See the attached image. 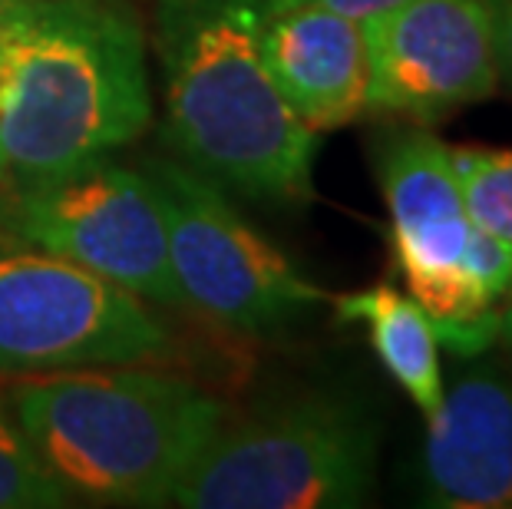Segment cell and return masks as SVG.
<instances>
[{
    "instance_id": "obj_18",
    "label": "cell",
    "mask_w": 512,
    "mask_h": 509,
    "mask_svg": "<svg viewBox=\"0 0 512 509\" xmlns=\"http://www.w3.org/2000/svg\"><path fill=\"white\" fill-rule=\"evenodd\" d=\"M499 338H503L509 348H512V295H509V301L503 305V311H499Z\"/></svg>"
},
{
    "instance_id": "obj_15",
    "label": "cell",
    "mask_w": 512,
    "mask_h": 509,
    "mask_svg": "<svg viewBox=\"0 0 512 509\" xmlns=\"http://www.w3.org/2000/svg\"><path fill=\"white\" fill-rule=\"evenodd\" d=\"M486 10L496 40L499 80H506L512 86V0H486Z\"/></svg>"
},
{
    "instance_id": "obj_1",
    "label": "cell",
    "mask_w": 512,
    "mask_h": 509,
    "mask_svg": "<svg viewBox=\"0 0 512 509\" xmlns=\"http://www.w3.org/2000/svg\"><path fill=\"white\" fill-rule=\"evenodd\" d=\"M0 186L34 192L152 126L143 20L123 0H17L0 10Z\"/></svg>"
},
{
    "instance_id": "obj_9",
    "label": "cell",
    "mask_w": 512,
    "mask_h": 509,
    "mask_svg": "<svg viewBox=\"0 0 512 509\" xmlns=\"http://www.w3.org/2000/svg\"><path fill=\"white\" fill-rule=\"evenodd\" d=\"M364 37L370 113L433 126L499 86L486 0H407L367 20Z\"/></svg>"
},
{
    "instance_id": "obj_4",
    "label": "cell",
    "mask_w": 512,
    "mask_h": 509,
    "mask_svg": "<svg viewBox=\"0 0 512 509\" xmlns=\"http://www.w3.org/2000/svg\"><path fill=\"white\" fill-rule=\"evenodd\" d=\"M374 169L403 285L427 311L437 341L460 357L493 348L512 295V248L466 215L450 143L403 123L374 143Z\"/></svg>"
},
{
    "instance_id": "obj_5",
    "label": "cell",
    "mask_w": 512,
    "mask_h": 509,
    "mask_svg": "<svg viewBox=\"0 0 512 509\" xmlns=\"http://www.w3.org/2000/svg\"><path fill=\"white\" fill-rule=\"evenodd\" d=\"M380 433L354 400L304 394L225 420L169 506L351 509L377 486Z\"/></svg>"
},
{
    "instance_id": "obj_13",
    "label": "cell",
    "mask_w": 512,
    "mask_h": 509,
    "mask_svg": "<svg viewBox=\"0 0 512 509\" xmlns=\"http://www.w3.org/2000/svg\"><path fill=\"white\" fill-rule=\"evenodd\" d=\"M466 215L479 232L512 248V149L450 146Z\"/></svg>"
},
{
    "instance_id": "obj_12",
    "label": "cell",
    "mask_w": 512,
    "mask_h": 509,
    "mask_svg": "<svg viewBox=\"0 0 512 509\" xmlns=\"http://www.w3.org/2000/svg\"><path fill=\"white\" fill-rule=\"evenodd\" d=\"M337 318L367 324L370 344L387 367V374L403 387L423 420L437 414L443 400L440 374V341L437 328L410 295H400L390 285H374L367 291L334 298Z\"/></svg>"
},
{
    "instance_id": "obj_6",
    "label": "cell",
    "mask_w": 512,
    "mask_h": 509,
    "mask_svg": "<svg viewBox=\"0 0 512 509\" xmlns=\"http://www.w3.org/2000/svg\"><path fill=\"white\" fill-rule=\"evenodd\" d=\"M143 172L166 219L169 265L185 311L228 331L268 334L328 301V291L248 225L215 182L166 156L149 159Z\"/></svg>"
},
{
    "instance_id": "obj_8",
    "label": "cell",
    "mask_w": 512,
    "mask_h": 509,
    "mask_svg": "<svg viewBox=\"0 0 512 509\" xmlns=\"http://www.w3.org/2000/svg\"><path fill=\"white\" fill-rule=\"evenodd\" d=\"M10 238L67 258L149 305L185 311L152 182L113 156L17 196Z\"/></svg>"
},
{
    "instance_id": "obj_11",
    "label": "cell",
    "mask_w": 512,
    "mask_h": 509,
    "mask_svg": "<svg viewBox=\"0 0 512 509\" xmlns=\"http://www.w3.org/2000/svg\"><path fill=\"white\" fill-rule=\"evenodd\" d=\"M255 40L278 93L314 133L370 113L364 24L311 0H261Z\"/></svg>"
},
{
    "instance_id": "obj_2",
    "label": "cell",
    "mask_w": 512,
    "mask_h": 509,
    "mask_svg": "<svg viewBox=\"0 0 512 509\" xmlns=\"http://www.w3.org/2000/svg\"><path fill=\"white\" fill-rule=\"evenodd\" d=\"M261 0H156L169 149L225 192L278 209L311 202L318 133L278 93L258 53Z\"/></svg>"
},
{
    "instance_id": "obj_16",
    "label": "cell",
    "mask_w": 512,
    "mask_h": 509,
    "mask_svg": "<svg viewBox=\"0 0 512 509\" xmlns=\"http://www.w3.org/2000/svg\"><path fill=\"white\" fill-rule=\"evenodd\" d=\"M311 4H321V7L337 10V14L357 20V24H367V20L387 14V10L407 4V0H311Z\"/></svg>"
},
{
    "instance_id": "obj_7",
    "label": "cell",
    "mask_w": 512,
    "mask_h": 509,
    "mask_svg": "<svg viewBox=\"0 0 512 509\" xmlns=\"http://www.w3.org/2000/svg\"><path fill=\"white\" fill-rule=\"evenodd\" d=\"M169 351L149 301L113 281L0 238V374L146 364Z\"/></svg>"
},
{
    "instance_id": "obj_19",
    "label": "cell",
    "mask_w": 512,
    "mask_h": 509,
    "mask_svg": "<svg viewBox=\"0 0 512 509\" xmlns=\"http://www.w3.org/2000/svg\"><path fill=\"white\" fill-rule=\"evenodd\" d=\"M4 67L7 60H4V40H0V96H4Z\"/></svg>"
},
{
    "instance_id": "obj_10",
    "label": "cell",
    "mask_w": 512,
    "mask_h": 509,
    "mask_svg": "<svg viewBox=\"0 0 512 509\" xmlns=\"http://www.w3.org/2000/svg\"><path fill=\"white\" fill-rule=\"evenodd\" d=\"M463 361L427 417L420 496L440 509H512V361L489 348Z\"/></svg>"
},
{
    "instance_id": "obj_3",
    "label": "cell",
    "mask_w": 512,
    "mask_h": 509,
    "mask_svg": "<svg viewBox=\"0 0 512 509\" xmlns=\"http://www.w3.org/2000/svg\"><path fill=\"white\" fill-rule=\"evenodd\" d=\"M4 391L53 480L86 503L169 506L228 420L219 397L136 364L17 374Z\"/></svg>"
},
{
    "instance_id": "obj_17",
    "label": "cell",
    "mask_w": 512,
    "mask_h": 509,
    "mask_svg": "<svg viewBox=\"0 0 512 509\" xmlns=\"http://www.w3.org/2000/svg\"><path fill=\"white\" fill-rule=\"evenodd\" d=\"M14 192L0 186V238H10V209H14Z\"/></svg>"
},
{
    "instance_id": "obj_14",
    "label": "cell",
    "mask_w": 512,
    "mask_h": 509,
    "mask_svg": "<svg viewBox=\"0 0 512 509\" xmlns=\"http://www.w3.org/2000/svg\"><path fill=\"white\" fill-rule=\"evenodd\" d=\"M70 503L0 387V509H60Z\"/></svg>"
},
{
    "instance_id": "obj_20",
    "label": "cell",
    "mask_w": 512,
    "mask_h": 509,
    "mask_svg": "<svg viewBox=\"0 0 512 509\" xmlns=\"http://www.w3.org/2000/svg\"><path fill=\"white\" fill-rule=\"evenodd\" d=\"M10 4H17V0H0V10H4V7H10Z\"/></svg>"
}]
</instances>
